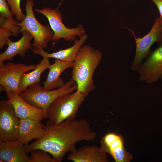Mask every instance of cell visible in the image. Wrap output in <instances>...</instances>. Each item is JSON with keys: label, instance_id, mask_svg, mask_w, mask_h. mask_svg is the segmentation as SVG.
Instances as JSON below:
<instances>
[{"label": "cell", "instance_id": "1", "mask_svg": "<svg viewBox=\"0 0 162 162\" xmlns=\"http://www.w3.org/2000/svg\"><path fill=\"white\" fill-rule=\"evenodd\" d=\"M46 132L40 139L26 146L28 153L37 149L50 154L56 162L62 161L65 154L76 150V145L80 142H92L97 134L85 119L69 118L58 124L46 122Z\"/></svg>", "mask_w": 162, "mask_h": 162}, {"label": "cell", "instance_id": "2", "mask_svg": "<svg viewBox=\"0 0 162 162\" xmlns=\"http://www.w3.org/2000/svg\"><path fill=\"white\" fill-rule=\"evenodd\" d=\"M102 55L99 50L85 45L80 48L74 62L71 78L77 85L76 91L81 93L85 97L95 88L93 75L100 63Z\"/></svg>", "mask_w": 162, "mask_h": 162}, {"label": "cell", "instance_id": "3", "mask_svg": "<svg viewBox=\"0 0 162 162\" xmlns=\"http://www.w3.org/2000/svg\"><path fill=\"white\" fill-rule=\"evenodd\" d=\"M77 88L76 82L71 78L63 86L54 90H45L39 82H36L29 86L20 95L31 105L42 109L45 118L48 107L56 99L63 94L73 93Z\"/></svg>", "mask_w": 162, "mask_h": 162}, {"label": "cell", "instance_id": "4", "mask_svg": "<svg viewBox=\"0 0 162 162\" xmlns=\"http://www.w3.org/2000/svg\"><path fill=\"white\" fill-rule=\"evenodd\" d=\"M85 96L76 91L61 95L56 99L48 107L46 118L49 122L58 124L69 118H75L78 110Z\"/></svg>", "mask_w": 162, "mask_h": 162}, {"label": "cell", "instance_id": "5", "mask_svg": "<svg viewBox=\"0 0 162 162\" xmlns=\"http://www.w3.org/2000/svg\"><path fill=\"white\" fill-rule=\"evenodd\" d=\"M34 4V0H26V17L18 26L21 28L20 33L26 31L32 35L34 40L32 44L33 48L43 49L52 40L54 32L50 26L42 25L36 19L33 10Z\"/></svg>", "mask_w": 162, "mask_h": 162}, {"label": "cell", "instance_id": "6", "mask_svg": "<svg viewBox=\"0 0 162 162\" xmlns=\"http://www.w3.org/2000/svg\"><path fill=\"white\" fill-rule=\"evenodd\" d=\"M58 7L54 9L49 7L34 9L35 12L43 14L48 19L50 28L54 32L52 40L57 41L63 38L70 42L74 41L76 36L80 38L86 34V30L81 24L72 28L65 26L62 22V14Z\"/></svg>", "mask_w": 162, "mask_h": 162}, {"label": "cell", "instance_id": "7", "mask_svg": "<svg viewBox=\"0 0 162 162\" xmlns=\"http://www.w3.org/2000/svg\"><path fill=\"white\" fill-rule=\"evenodd\" d=\"M133 34L136 41V54L131 69L137 71L143 59L150 53V48L155 42L162 44V22L159 17L154 21L148 34L142 38H136L134 31L127 28Z\"/></svg>", "mask_w": 162, "mask_h": 162}, {"label": "cell", "instance_id": "8", "mask_svg": "<svg viewBox=\"0 0 162 162\" xmlns=\"http://www.w3.org/2000/svg\"><path fill=\"white\" fill-rule=\"evenodd\" d=\"M0 61V92L5 91L8 95L12 92L20 94L19 86L22 76L35 69L38 65Z\"/></svg>", "mask_w": 162, "mask_h": 162}, {"label": "cell", "instance_id": "9", "mask_svg": "<svg viewBox=\"0 0 162 162\" xmlns=\"http://www.w3.org/2000/svg\"><path fill=\"white\" fill-rule=\"evenodd\" d=\"M20 119L16 115L12 105L6 100L0 103V141L16 140Z\"/></svg>", "mask_w": 162, "mask_h": 162}, {"label": "cell", "instance_id": "10", "mask_svg": "<svg viewBox=\"0 0 162 162\" xmlns=\"http://www.w3.org/2000/svg\"><path fill=\"white\" fill-rule=\"evenodd\" d=\"M137 71L140 80L152 83L162 79V44L150 52Z\"/></svg>", "mask_w": 162, "mask_h": 162}, {"label": "cell", "instance_id": "11", "mask_svg": "<svg viewBox=\"0 0 162 162\" xmlns=\"http://www.w3.org/2000/svg\"><path fill=\"white\" fill-rule=\"evenodd\" d=\"M124 141L121 135L109 132L102 137L100 148L104 152L110 154L116 162H129L133 157L126 151Z\"/></svg>", "mask_w": 162, "mask_h": 162}, {"label": "cell", "instance_id": "12", "mask_svg": "<svg viewBox=\"0 0 162 162\" xmlns=\"http://www.w3.org/2000/svg\"><path fill=\"white\" fill-rule=\"evenodd\" d=\"M6 102L11 104L20 119H29L41 121L45 118L43 110L34 106L26 101L17 93L12 92L7 95Z\"/></svg>", "mask_w": 162, "mask_h": 162}, {"label": "cell", "instance_id": "13", "mask_svg": "<svg viewBox=\"0 0 162 162\" xmlns=\"http://www.w3.org/2000/svg\"><path fill=\"white\" fill-rule=\"evenodd\" d=\"M41 121L34 120L20 119L16 140L26 146L32 140L42 138L46 132L45 125Z\"/></svg>", "mask_w": 162, "mask_h": 162}, {"label": "cell", "instance_id": "14", "mask_svg": "<svg viewBox=\"0 0 162 162\" xmlns=\"http://www.w3.org/2000/svg\"><path fill=\"white\" fill-rule=\"evenodd\" d=\"M28 153L25 145L16 140L0 141V162H28Z\"/></svg>", "mask_w": 162, "mask_h": 162}, {"label": "cell", "instance_id": "15", "mask_svg": "<svg viewBox=\"0 0 162 162\" xmlns=\"http://www.w3.org/2000/svg\"><path fill=\"white\" fill-rule=\"evenodd\" d=\"M68 160L74 162H108L106 153L100 147L93 145H85L71 152Z\"/></svg>", "mask_w": 162, "mask_h": 162}, {"label": "cell", "instance_id": "16", "mask_svg": "<svg viewBox=\"0 0 162 162\" xmlns=\"http://www.w3.org/2000/svg\"><path fill=\"white\" fill-rule=\"evenodd\" d=\"M20 33L22 34V36L18 41L13 42L10 39L9 40L7 49L0 54V61H12L17 55L24 57L29 50L32 48V45L30 42L33 38L31 34L26 31H23Z\"/></svg>", "mask_w": 162, "mask_h": 162}, {"label": "cell", "instance_id": "17", "mask_svg": "<svg viewBox=\"0 0 162 162\" xmlns=\"http://www.w3.org/2000/svg\"><path fill=\"white\" fill-rule=\"evenodd\" d=\"M74 62H65L55 59L54 62L49 66V71L46 80L43 83L44 89L51 90L60 88L65 84L60 76L66 69L72 68Z\"/></svg>", "mask_w": 162, "mask_h": 162}, {"label": "cell", "instance_id": "18", "mask_svg": "<svg viewBox=\"0 0 162 162\" xmlns=\"http://www.w3.org/2000/svg\"><path fill=\"white\" fill-rule=\"evenodd\" d=\"M88 38V36L85 34L80 38L78 40H75L74 44L71 47L52 53H48L43 48L31 50L34 54L40 55L43 58H53L61 61L74 62L81 47Z\"/></svg>", "mask_w": 162, "mask_h": 162}, {"label": "cell", "instance_id": "19", "mask_svg": "<svg viewBox=\"0 0 162 162\" xmlns=\"http://www.w3.org/2000/svg\"><path fill=\"white\" fill-rule=\"evenodd\" d=\"M38 66L30 72L24 74L21 77L19 86L20 94L29 86L40 82L41 75L50 64L49 58H43Z\"/></svg>", "mask_w": 162, "mask_h": 162}, {"label": "cell", "instance_id": "20", "mask_svg": "<svg viewBox=\"0 0 162 162\" xmlns=\"http://www.w3.org/2000/svg\"><path fill=\"white\" fill-rule=\"evenodd\" d=\"M20 22L13 18L10 19L0 16V27L11 32L15 37L21 32V28L18 26Z\"/></svg>", "mask_w": 162, "mask_h": 162}, {"label": "cell", "instance_id": "21", "mask_svg": "<svg viewBox=\"0 0 162 162\" xmlns=\"http://www.w3.org/2000/svg\"><path fill=\"white\" fill-rule=\"evenodd\" d=\"M30 152L28 162H56L50 154L43 150L35 149Z\"/></svg>", "mask_w": 162, "mask_h": 162}, {"label": "cell", "instance_id": "22", "mask_svg": "<svg viewBox=\"0 0 162 162\" xmlns=\"http://www.w3.org/2000/svg\"><path fill=\"white\" fill-rule=\"evenodd\" d=\"M16 20L22 22L26 15L22 12L20 6L21 0H6Z\"/></svg>", "mask_w": 162, "mask_h": 162}, {"label": "cell", "instance_id": "23", "mask_svg": "<svg viewBox=\"0 0 162 162\" xmlns=\"http://www.w3.org/2000/svg\"><path fill=\"white\" fill-rule=\"evenodd\" d=\"M9 7L6 0H0V16L7 18H13V14Z\"/></svg>", "mask_w": 162, "mask_h": 162}, {"label": "cell", "instance_id": "24", "mask_svg": "<svg viewBox=\"0 0 162 162\" xmlns=\"http://www.w3.org/2000/svg\"><path fill=\"white\" fill-rule=\"evenodd\" d=\"M13 35L12 34L3 28L0 27V49L4 45H8L9 37Z\"/></svg>", "mask_w": 162, "mask_h": 162}, {"label": "cell", "instance_id": "25", "mask_svg": "<svg viewBox=\"0 0 162 162\" xmlns=\"http://www.w3.org/2000/svg\"><path fill=\"white\" fill-rule=\"evenodd\" d=\"M156 5L160 13V17L162 22V0H151Z\"/></svg>", "mask_w": 162, "mask_h": 162}]
</instances>
